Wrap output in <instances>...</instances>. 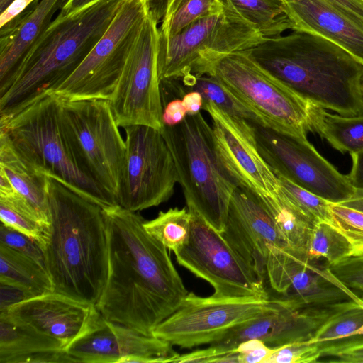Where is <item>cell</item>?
<instances>
[{"label": "cell", "instance_id": "cell-40", "mask_svg": "<svg viewBox=\"0 0 363 363\" xmlns=\"http://www.w3.org/2000/svg\"><path fill=\"white\" fill-rule=\"evenodd\" d=\"M0 219L1 223L27 235L41 248L46 234L43 226L2 203H0Z\"/></svg>", "mask_w": 363, "mask_h": 363}, {"label": "cell", "instance_id": "cell-34", "mask_svg": "<svg viewBox=\"0 0 363 363\" xmlns=\"http://www.w3.org/2000/svg\"><path fill=\"white\" fill-rule=\"evenodd\" d=\"M279 188L289 202L314 225L325 223L340 233V228L331 210L330 202L296 185L286 178L276 175Z\"/></svg>", "mask_w": 363, "mask_h": 363}, {"label": "cell", "instance_id": "cell-4", "mask_svg": "<svg viewBox=\"0 0 363 363\" xmlns=\"http://www.w3.org/2000/svg\"><path fill=\"white\" fill-rule=\"evenodd\" d=\"M125 0H99L74 14L54 18L0 86V116L51 94L82 62Z\"/></svg>", "mask_w": 363, "mask_h": 363}, {"label": "cell", "instance_id": "cell-39", "mask_svg": "<svg viewBox=\"0 0 363 363\" xmlns=\"http://www.w3.org/2000/svg\"><path fill=\"white\" fill-rule=\"evenodd\" d=\"M330 272L347 288L363 291V252L328 264Z\"/></svg>", "mask_w": 363, "mask_h": 363}, {"label": "cell", "instance_id": "cell-1", "mask_svg": "<svg viewBox=\"0 0 363 363\" xmlns=\"http://www.w3.org/2000/svg\"><path fill=\"white\" fill-rule=\"evenodd\" d=\"M103 211L108 272L95 306L106 319L153 335L189 291L167 248L147 232L140 214L118 204Z\"/></svg>", "mask_w": 363, "mask_h": 363}, {"label": "cell", "instance_id": "cell-24", "mask_svg": "<svg viewBox=\"0 0 363 363\" xmlns=\"http://www.w3.org/2000/svg\"><path fill=\"white\" fill-rule=\"evenodd\" d=\"M70 362L57 342L0 318V363Z\"/></svg>", "mask_w": 363, "mask_h": 363}, {"label": "cell", "instance_id": "cell-44", "mask_svg": "<svg viewBox=\"0 0 363 363\" xmlns=\"http://www.w3.org/2000/svg\"><path fill=\"white\" fill-rule=\"evenodd\" d=\"M162 103L163 125H175L186 118L187 113L181 99H172L169 101H162Z\"/></svg>", "mask_w": 363, "mask_h": 363}, {"label": "cell", "instance_id": "cell-11", "mask_svg": "<svg viewBox=\"0 0 363 363\" xmlns=\"http://www.w3.org/2000/svg\"><path fill=\"white\" fill-rule=\"evenodd\" d=\"M159 44L157 17L150 9L108 101L119 127L141 125L160 130L163 125L158 73Z\"/></svg>", "mask_w": 363, "mask_h": 363}, {"label": "cell", "instance_id": "cell-20", "mask_svg": "<svg viewBox=\"0 0 363 363\" xmlns=\"http://www.w3.org/2000/svg\"><path fill=\"white\" fill-rule=\"evenodd\" d=\"M221 235L266 286L268 247L288 245L254 192L241 186L235 188Z\"/></svg>", "mask_w": 363, "mask_h": 363}, {"label": "cell", "instance_id": "cell-18", "mask_svg": "<svg viewBox=\"0 0 363 363\" xmlns=\"http://www.w3.org/2000/svg\"><path fill=\"white\" fill-rule=\"evenodd\" d=\"M202 109L212 120L218 156L238 186L258 196L277 193L278 179L258 150L250 123L227 113L211 101H203Z\"/></svg>", "mask_w": 363, "mask_h": 363}, {"label": "cell", "instance_id": "cell-26", "mask_svg": "<svg viewBox=\"0 0 363 363\" xmlns=\"http://www.w3.org/2000/svg\"><path fill=\"white\" fill-rule=\"evenodd\" d=\"M326 110L308 102L310 132L317 133L342 153L350 155L363 150V114L345 116Z\"/></svg>", "mask_w": 363, "mask_h": 363}, {"label": "cell", "instance_id": "cell-10", "mask_svg": "<svg viewBox=\"0 0 363 363\" xmlns=\"http://www.w3.org/2000/svg\"><path fill=\"white\" fill-rule=\"evenodd\" d=\"M150 9V0H125L88 55L52 93L64 101H109Z\"/></svg>", "mask_w": 363, "mask_h": 363}, {"label": "cell", "instance_id": "cell-38", "mask_svg": "<svg viewBox=\"0 0 363 363\" xmlns=\"http://www.w3.org/2000/svg\"><path fill=\"white\" fill-rule=\"evenodd\" d=\"M320 358L332 363H363V338L319 342Z\"/></svg>", "mask_w": 363, "mask_h": 363}, {"label": "cell", "instance_id": "cell-22", "mask_svg": "<svg viewBox=\"0 0 363 363\" xmlns=\"http://www.w3.org/2000/svg\"><path fill=\"white\" fill-rule=\"evenodd\" d=\"M291 30L322 37L363 65V20L328 0H281Z\"/></svg>", "mask_w": 363, "mask_h": 363}, {"label": "cell", "instance_id": "cell-57", "mask_svg": "<svg viewBox=\"0 0 363 363\" xmlns=\"http://www.w3.org/2000/svg\"><path fill=\"white\" fill-rule=\"evenodd\" d=\"M363 1V0H362Z\"/></svg>", "mask_w": 363, "mask_h": 363}, {"label": "cell", "instance_id": "cell-50", "mask_svg": "<svg viewBox=\"0 0 363 363\" xmlns=\"http://www.w3.org/2000/svg\"><path fill=\"white\" fill-rule=\"evenodd\" d=\"M348 13L363 20L362 0H328Z\"/></svg>", "mask_w": 363, "mask_h": 363}, {"label": "cell", "instance_id": "cell-15", "mask_svg": "<svg viewBox=\"0 0 363 363\" xmlns=\"http://www.w3.org/2000/svg\"><path fill=\"white\" fill-rule=\"evenodd\" d=\"M249 122L259 152L276 175L333 203H340L354 195L356 189L347 175L340 173L308 139Z\"/></svg>", "mask_w": 363, "mask_h": 363}, {"label": "cell", "instance_id": "cell-56", "mask_svg": "<svg viewBox=\"0 0 363 363\" xmlns=\"http://www.w3.org/2000/svg\"><path fill=\"white\" fill-rule=\"evenodd\" d=\"M362 301H363V297L362 298Z\"/></svg>", "mask_w": 363, "mask_h": 363}, {"label": "cell", "instance_id": "cell-43", "mask_svg": "<svg viewBox=\"0 0 363 363\" xmlns=\"http://www.w3.org/2000/svg\"><path fill=\"white\" fill-rule=\"evenodd\" d=\"M240 353V363H267L274 348L257 339L240 342L236 347Z\"/></svg>", "mask_w": 363, "mask_h": 363}, {"label": "cell", "instance_id": "cell-6", "mask_svg": "<svg viewBox=\"0 0 363 363\" xmlns=\"http://www.w3.org/2000/svg\"><path fill=\"white\" fill-rule=\"evenodd\" d=\"M60 107V98L48 94L13 114L0 116V133L40 172L102 208L118 205L78 167L62 130Z\"/></svg>", "mask_w": 363, "mask_h": 363}, {"label": "cell", "instance_id": "cell-47", "mask_svg": "<svg viewBox=\"0 0 363 363\" xmlns=\"http://www.w3.org/2000/svg\"><path fill=\"white\" fill-rule=\"evenodd\" d=\"M182 101L187 115L196 114L203 108V99L197 91L192 90L186 92Z\"/></svg>", "mask_w": 363, "mask_h": 363}, {"label": "cell", "instance_id": "cell-28", "mask_svg": "<svg viewBox=\"0 0 363 363\" xmlns=\"http://www.w3.org/2000/svg\"><path fill=\"white\" fill-rule=\"evenodd\" d=\"M257 197L287 245L308 255V243L314 225L289 202L279 186L277 193Z\"/></svg>", "mask_w": 363, "mask_h": 363}, {"label": "cell", "instance_id": "cell-17", "mask_svg": "<svg viewBox=\"0 0 363 363\" xmlns=\"http://www.w3.org/2000/svg\"><path fill=\"white\" fill-rule=\"evenodd\" d=\"M98 311V310H97ZM170 343L106 319L99 311L88 328L65 350L74 362H174Z\"/></svg>", "mask_w": 363, "mask_h": 363}, {"label": "cell", "instance_id": "cell-29", "mask_svg": "<svg viewBox=\"0 0 363 363\" xmlns=\"http://www.w3.org/2000/svg\"><path fill=\"white\" fill-rule=\"evenodd\" d=\"M228 1L264 38L281 35L291 29L281 0Z\"/></svg>", "mask_w": 363, "mask_h": 363}, {"label": "cell", "instance_id": "cell-12", "mask_svg": "<svg viewBox=\"0 0 363 363\" xmlns=\"http://www.w3.org/2000/svg\"><path fill=\"white\" fill-rule=\"evenodd\" d=\"M280 302L281 299L271 296L201 297L189 292L152 335L182 348L211 344Z\"/></svg>", "mask_w": 363, "mask_h": 363}, {"label": "cell", "instance_id": "cell-5", "mask_svg": "<svg viewBox=\"0 0 363 363\" xmlns=\"http://www.w3.org/2000/svg\"><path fill=\"white\" fill-rule=\"evenodd\" d=\"M160 130L172 155L187 208L223 233L238 184L218 156L212 127L199 112Z\"/></svg>", "mask_w": 363, "mask_h": 363}, {"label": "cell", "instance_id": "cell-46", "mask_svg": "<svg viewBox=\"0 0 363 363\" xmlns=\"http://www.w3.org/2000/svg\"><path fill=\"white\" fill-rule=\"evenodd\" d=\"M36 0H14L0 14V28L5 26L28 9Z\"/></svg>", "mask_w": 363, "mask_h": 363}, {"label": "cell", "instance_id": "cell-14", "mask_svg": "<svg viewBox=\"0 0 363 363\" xmlns=\"http://www.w3.org/2000/svg\"><path fill=\"white\" fill-rule=\"evenodd\" d=\"M189 211L190 235L174 254L177 263L209 283L215 297H269L265 284L221 233L195 211Z\"/></svg>", "mask_w": 363, "mask_h": 363}, {"label": "cell", "instance_id": "cell-35", "mask_svg": "<svg viewBox=\"0 0 363 363\" xmlns=\"http://www.w3.org/2000/svg\"><path fill=\"white\" fill-rule=\"evenodd\" d=\"M354 253L351 242L335 228L325 223L314 225L308 247L311 259L324 258L331 264Z\"/></svg>", "mask_w": 363, "mask_h": 363}, {"label": "cell", "instance_id": "cell-41", "mask_svg": "<svg viewBox=\"0 0 363 363\" xmlns=\"http://www.w3.org/2000/svg\"><path fill=\"white\" fill-rule=\"evenodd\" d=\"M0 243L31 257L45 268L43 253L38 242L2 223L0 226Z\"/></svg>", "mask_w": 363, "mask_h": 363}, {"label": "cell", "instance_id": "cell-48", "mask_svg": "<svg viewBox=\"0 0 363 363\" xmlns=\"http://www.w3.org/2000/svg\"><path fill=\"white\" fill-rule=\"evenodd\" d=\"M1 285V304L0 311L7 308L11 305L26 298L24 294L14 288Z\"/></svg>", "mask_w": 363, "mask_h": 363}, {"label": "cell", "instance_id": "cell-37", "mask_svg": "<svg viewBox=\"0 0 363 363\" xmlns=\"http://www.w3.org/2000/svg\"><path fill=\"white\" fill-rule=\"evenodd\" d=\"M274 348L267 363L318 362L320 358L319 342H312L310 340L294 342Z\"/></svg>", "mask_w": 363, "mask_h": 363}, {"label": "cell", "instance_id": "cell-49", "mask_svg": "<svg viewBox=\"0 0 363 363\" xmlns=\"http://www.w3.org/2000/svg\"><path fill=\"white\" fill-rule=\"evenodd\" d=\"M99 0H68L65 5L60 9L57 18H63L70 16L85 6Z\"/></svg>", "mask_w": 363, "mask_h": 363}, {"label": "cell", "instance_id": "cell-21", "mask_svg": "<svg viewBox=\"0 0 363 363\" xmlns=\"http://www.w3.org/2000/svg\"><path fill=\"white\" fill-rule=\"evenodd\" d=\"M341 303L298 308L291 302L281 299L276 307L234 328L211 344L233 350L240 342L251 339L262 340L270 347L308 340L337 311Z\"/></svg>", "mask_w": 363, "mask_h": 363}, {"label": "cell", "instance_id": "cell-31", "mask_svg": "<svg viewBox=\"0 0 363 363\" xmlns=\"http://www.w3.org/2000/svg\"><path fill=\"white\" fill-rule=\"evenodd\" d=\"M191 216L186 208H171L160 211L157 216L143 223L145 229L167 250L178 252L187 243Z\"/></svg>", "mask_w": 363, "mask_h": 363}, {"label": "cell", "instance_id": "cell-33", "mask_svg": "<svg viewBox=\"0 0 363 363\" xmlns=\"http://www.w3.org/2000/svg\"><path fill=\"white\" fill-rule=\"evenodd\" d=\"M363 325L362 300L343 301L340 307L315 332L310 340L325 342L348 338Z\"/></svg>", "mask_w": 363, "mask_h": 363}, {"label": "cell", "instance_id": "cell-8", "mask_svg": "<svg viewBox=\"0 0 363 363\" xmlns=\"http://www.w3.org/2000/svg\"><path fill=\"white\" fill-rule=\"evenodd\" d=\"M60 121L79 169L118 204L126 145L109 101L61 99Z\"/></svg>", "mask_w": 363, "mask_h": 363}, {"label": "cell", "instance_id": "cell-30", "mask_svg": "<svg viewBox=\"0 0 363 363\" xmlns=\"http://www.w3.org/2000/svg\"><path fill=\"white\" fill-rule=\"evenodd\" d=\"M179 80V79H178ZM183 93L199 91L203 101H211L227 113L263 125L260 118L235 98L216 77L210 75L189 77L179 80Z\"/></svg>", "mask_w": 363, "mask_h": 363}, {"label": "cell", "instance_id": "cell-16", "mask_svg": "<svg viewBox=\"0 0 363 363\" xmlns=\"http://www.w3.org/2000/svg\"><path fill=\"white\" fill-rule=\"evenodd\" d=\"M307 255L289 246H269L266 286L298 308L323 307L360 298L343 285L329 269L315 265Z\"/></svg>", "mask_w": 363, "mask_h": 363}, {"label": "cell", "instance_id": "cell-27", "mask_svg": "<svg viewBox=\"0 0 363 363\" xmlns=\"http://www.w3.org/2000/svg\"><path fill=\"white\" fill-rule=\"evenodd\" d=\"M0 284L21 291L27 298L53 291L46 269L31 257L0 243Z\"/></svg>", "mask_w": 363, "mask_h": 363}, {"label": "cell", "instance_id": "cell-7", "mask_svg": "<svg viewBox=\"0 0 363 363\" xmlns=\"http://www.w3.org/2000/svg\"><path fill=\"white\" fill-rule=\"evenodd\" d=\"M222 11L201 18L169 38L160 36V81L208 75L229 54L249 50L264 37L225 0Z\"/></svg>", "mask_w": 363, "mask_h": 363}, {"label": "cell", "instance_id": "cell-36", "mask_svg": "<svg viewBox=\"0 0 363 363\" xmlns=\"http://www.w3.org/2000/svg\"><path fill=\"white\" fill-rule=\"evenodd\" d=\"M330 210L337 222L340 233L352 245L354 254L363 252V213L333 203H330Z\"/></svg>", "mask_w": 363, "mask_h": 363}, {"label": "cell", "instance_id": "cell-45", "mask_svg": "<svg viewBox=\"0 0 363 363\" xmlns=\"http://www.w3.org/2000/svg\"><path fill=\"white\" fill-rule=\"evenodd\" d=\"M350 155L352 164L347 177L355 189L363 190V150Z\"/></svg>", "mask_w": 363, "mask_h": 363}, {"label": "cell", "instance_id": "cell-55", "mask_svg": "<svg viewBox=\"0 0 363 363\" xmlns=\"http://www.w3.org/2000/svg\"><path fill=\"white\" fill-rule=\"evenodd\" d=\"M175 0H166V5H165V9L168 8L169 6H170L172 5V4L174 1ZM225 1V0H223Z\"/></svg>", "mask_w": 363, "mask_h": 363}, {"label": "cell", "instance_id": "cell-9", "mask_svg": "<svg viewBox=\"0 0 363 363\" xmlns=\"http://www.w3.org/2000/svg\"><path fill=\"white\" fill-rule=\"evenodd\" d=\"M208 75L216 77L250 108L264 126L307 139L308 102L259 65L246 50L224 57Z\"/></svg>", "mask_w": 363, "mask_h": 363}, {"label": "cell", "instance_id": "cell-54", "mask_svg": "<svg viewBox=\"0 0 363 363\" xmlns=\"http://www.w3.org/2000/svg\"><path fill=\"white\" fill-rule=\"evenodd\" d=\"M362 306H363V301H362ZM355 335H363V325L361 326L360 328H359L357 331L354 332L353 336H355Z\"/></svg>", "mask_w": 363, "mask_h": 363}, {"label": "cell", "instance_id": "cell-13", "mask_svg": "<svg viewBox=\"0 0 363 363\" xmlns=\"http://www.w3.org/2000/svg\"><path fill=\"white\" fill-rule=\"evenodd\" d=\"M125 130V156L118 204L134 212L157 206L174 194L178 174L160 130L135 125Z\"/></svg>", "mask_w": 363, "mask_h": 363}, {"label": "cell", "instance_id": "cell-3", "mask_svg": "<svg viewBox=\"0 0 363 363\" xmlns=\"http://www.w3.org/2000/svg\"><path fill=\"white\" fill-rule=\"evenodd\" d=\"M246 52L308 102L342 116L363 114V65L331 41L293 30L265 38Z\"/></svg>", "mask_w": 363, "mask_h": 363}, {"label": "cell", "instance_id": "cell-23", "mask_svg": "<svg viewBox=\"0 0 363 363\" xmlns=\"http://www.w3.org/2000/svg\"><path fill=\"white\" fill-rule=\"evenodd\" d=\"M67 1L36 0L0 28V86L6 83L22 57Z\"/></svg>", "mask_w": 363, "mask_h": 363}, {"label": "cell", "instance_id": "cell-52", "mask_svg": "<svg viewBox=\"0 0 363 363\" xmlns=\"http://www.w3.org/2000/svg\"><path fill=\"white\" fill-rule=\"evenodd\" d=\"M14 0H0V11L2 13Z\"/></svg>", "mask_w": 363, "mask_h": 363}, {"label": "cell", "instance_id": "cell-2", "mask_svg": "<svg viewBox=\"0 0 363 363\" xmlns=\"http://www.w3.org/2000/svg\"><path fill=\"white\" fill-rule=\"evenodd\" d=\"M50 225L41 247L53 291L96 306L108 272L103 208L48 176Z\"/></svg>", "mask_w": 363, "mask_h": 363}, {"label": "cell", "instance_id": "cell-53", "mask_svg": "<svg viewBox=\"0 0 363 363\" xmlns=\"http://www.w3.org/2000/svg\"><path fill=\"white\" fill-rule=\"evenodd\" d=\"M359 93H360V95H361L362 101V103H363V72L361 74L360 78H359Z\"/></svg>", "mask_w": 363, "mask_h": 363}, {"label": "cell", "instance_id": "cell-25", "mask_svg": "<svg viewBox=\"0 0 363 363\" xmlns=\"http://www.w3.org/2000/svg\"><path fill=\"white\" fill-rule=\"evenodd\" d=\"M0 170L7 176L16 193L37 213L48 228L50 225L48 176L38 171L22 157L1 133Z\"/></svg>", "mask_w": 363, "mask_h": 363}, {"label": "cell", "instance_id": "cell-51", "mask_svg": "<svg viewBox=\"0 0 363 363\" xmlns=\"http://www.w3.org/2000/svg\"><path fill=\"white\" fill-rule=\"evenodd\" d=\"M339 204L363 213V190L356 189L350 199Z\"/></svg>", "mask_w": 363, "mask_h": 363}, {"label": "cell", "instance_id": "cell-42", "mask_svg": "<svg viewBox=\"0 0 363 363\" xmlns=\"http://www.w3.org/2000/svg\"><path fill=\"white\" fill-rule=\"evenodd\" d=\"M174 362L240 363V353L236 348L230 350L210 344L206 348L179 354Z\"/></svg>", "mask_w": 363, "mask_h": 363}, {"label": "cell", "instance_id": "cell-19", "mask_svg": "<svg viewBox=\"0 0 363 363\" xmlns=\"http://www.w3.org/2000/svg\"><path fill=\"white\" fill-rule=\"evenodd\" d=\"M97 312L94 305L50 291L11 305L0 311V318L54 340L66 350Z\"/></svg>", "mask_w": 363, "mask_h": 363}, {"label": "cell", "instance_id": "cell-32", "mask_svg": "<svg viewBox=\"0 0 363 363\" xmlns=\"http://www.w3.org/2000/svg\"><path fill=\"white\" fill-rule=\"evenodd\" d=\"M223 0H175L164 9L159 28L161 38H169L194 21L223 10Z\"/></svg>", "mask_w": 363, "mask_h": 363}]
</instances>
